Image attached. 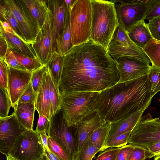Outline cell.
Returning <instances> with one entry per match:
<instances>
[{"label": "cell", "mask_w": 160, "mask_h": 160, "mask_svg": "<svg viewBox=\"0 0 160 160\" xmlns=\"http://www.w3.org/2000/svg\"><path fill=\"white\" fill-rule=\"evenodd\" d=\"M63 56L59 86L61 95L80 92L100 93L119 81L116 63L107 50L91 39L73 46Z\"/></svg>", "instance_id": "1"}, {"label": "cell", "mask_w": 160, "mask_h": 160, "mask_svg": "<svg viewBox=\"0 0 160 160\" xmlns=\"http://www.w3.org/2000/svg\"><path fill=\"white\" fill-rule=\"evenodd\" d=\"M148 74L131 81L118 83L101 92L96 103V111L105 121L112 122L139 111H145L152 98Z\"/></svg>", "instance_id": "2"}, {"label": "cell", "mask_w": 160, "mask_h": 160, "mask_svg": "<svg viewBox=\"0 0 160 160\" xmlns=\"http://www.w3.org/2000/svg\"><path fill=\"white\" fill-rule=\"evenodd\" d=\"M92 22L91 39L106 49L119 23L114 3L91 0Z\"/></svg>", "instance_id": "3"}, {"label": "cell", "mask_w": 160, "mask_h": 160, "mask_svg": "<svg viewBox=\"0 0 160 160\" xmlns=\"http://www.w3.org/2000/svg\"><path fill=\"white\" fill-rule=\"evenodd\" d=\"M100 92H80L61 95V110L69 126L76 124L96 111Z\"/></svg>", "instance_id": "4"}, {"label": "cell", "mask_w": 160, "mask_h": 160, "mask_svg": "<svg viewBox=\"0 0 160 160\" xmlns=\"http://www.w3.org/2000/svg\"><path fill=\"white\" fill-rule=\"evenodd\" d=\"M70 21L73 46L91 39L92 22L91 0H76L70 9Z\"/></svg>", "instance_id": "5"}, {"label": "cell", "mask_w": 160, "mask_h": 160, "mask_svg": "<svg viewBox=\"0 0 160 160\" xmlns=\"http://www.w3.org/2000/svg\"><path fill=\"white\" fill-rule=\"evenodd\" d=\"M48 135L60 144L69 160H76L77 146L76 129L74 125H68L61 109L52 115Z\"/></svg>", "instance_id": "6"}, {"label": "cell", "mask_w": 160, "mask_h": 160, "mask_svg": "<svg viewBox=\"0 0 160 160\" xmlns=\"http://www.w3.org/2000/svg\"><path fill=\"white\" fill-rule=\"evenodd\" d=\"M119 25L127 32L134 26L144 20L152 0H114Z\"/></svg>", "instance_id": "7"}, {"label": "cell", "mask_w": 160, "mask_h": 160, "mask_svg": "<svg viewBox=\"0 0 160 160\" xmlns=\"http://www.w3.org/2000/svg\"><path fill=\"white\" fill-rule=\"evenodd\" d=\"M45 153L39 134L28 129L17 137L8 154L16 160H40Z\"/></svg>", "instance_id": "8"}, {"label": "cell", "mask_w": 160, "mask_h": 160, "mask_svg": "<svg viewBox=\"0 0 160 160\" xmlns=\"http://www.w3.org/2000/svg\"><path fill=\"white\" fill-rule=\"evenodd\" d=\"M160 141V119L149 113L142 116L132 130L128 143L147 148Z\"/></svg>", "instance_id": "9"}, {"label": "cell", "mask_w": 160, "mask_h": 160, "mask_svg": "<svg viewBox=\"0 0 160 160\" xmlns=\"http://www.w3.org/2000/svg\"><path fill=\"white\" fill-rule=\"evenodd\" d=\"M107 50L111 56L131 57L151 62L143 50L134 44L128 32L119 25L114 32Z\"/></svg>", "instance_id": "10"}, {"label": "cell", "mask_w": 160, "mask_h": 160, "mask_svg": "<svg viewBox=\"0 0 160 160\" xmlns=\"http://www.w3.org/2000/svg\"><path fill=\"white\" fill-rule=\"evenodd\" d=\"M32 45L43 66L46 65L56 51V43L52 29V15L49 8L45 21Z\"/></svg>", "instance_id": "11"}, {"label": "cell", "mask_w": 160, "mask_h": 160, "mask_svg": "<svg viewBox=\"0 0 160 160\" xmlns=\"http://www.w3.org/2000/svg\"><path fill=\"white\" fill-rule=\"evenodd\" d=\"M19 24L26 42L32 45L39 30L35 21L22 0H3Z\"/></svg>", "instance_id": "12"}, {"label": "cell", "mask_w": 160, "mask_h": 160, "mask_svg": "<svg viewBox=\"0 0 160 160\" xmlns=\"http://www.w3.org/2000/svg\"><path fill=\"white\" fill-rule=\"evenodd\" d=\"M111 57L116 63L119 73L118 83L131 81L148 74L151 67L150 62L134 57Z\"/></svg>", "instance_id": "13"}, {"label": "cell", "mask_w": 160, "mask_h": 160, "mask_svg": "<svg viewBox=\"0 0 160 160\" xmlns=\"http://www.w3.org/2000/svg\"><path fill=\"white\" fill-rule=\"evenodd\" d=\"M28 130L14 111L10 116L0 117V152L5 155L8 154L17 137Z\"/></svg>", "instance_id": "14"}, {"label": "cell", "mask_w": 160, "mask_h": 160, "mask_svg": "<svg viewBox=\"0 0 160 160\" xmlns=\"http://www.w3.org/2000/svg\"><path fill=\"white\" fill-rule=\"evenodd\" d=\"M8 68V92L12 107L15 110L20 98L31 82L32 72L10 67Z\"/></svg>", "instance_id": "15"}, {"label": "cell", "mask_w": 160, "mask_h": 160, "mask_svg": "<svg viewBox=\"0 0 160 160\" xmlns=\"http://www.w3.org/2000/svg\"><path fill=\"white\" fill-rule=\"evenodd\" d=\"M105 122L96 111L74 125L77 140V155L94 130Z\"/></svg>", "instance_id": "16"}, {"label": "cell", "mask_w": 160, "mask_h": 160, "mask_svg": "<svg viewBox=\"0 0 160 160\" xmlns=\"http://www.w3.org/2000/svg\"><path fill=\"white\" fill-rule=\"evenodd\" d=\"M48 5L51 14L52 29L56 43L63 32L67 7L64 0H48Z\"/></svg>", "instance_id": "17"}, {"label": "cell", "mask_w": 160, "mask_h": 160, "mask_svg": "<svg viewBox=\"0 0 160 160\" xmlns=\"http://www.w3.org/2000/svg\"><path fill=\"white\" fill-rule=\"evenodd\" d=\"M144 111H139L128 117L111 122L110 130L106 142L121 134L132 131Z\"/></svg>", "instance_id": "18"}, {"label": "cell", "mask_w": 160, "mask_h": 160, "mask_svg": "<svg viewBox=\"0 0 160 160\" xmlns=\"http://www.w3.org/2000/svg\"><path fill=\"white\" fill-rule=\"evenodd\" d=\"M34 105L39 116H44L50 122L53 113L49 93L47 71L46 76L37 93Z\"/></svg>", "instance_id": "19"}, {"label": "cell", "mask_w": 160, "mask_h": 160, "mask_svg": "<svg viewBox=\"0 0 160 160\" xmlns=\"http://www.w3.org/2000/svg\"><path fill=\"white\" fill-rule=\"evenodd\" d=\"M0 32L5 38L8 48L12 50L29 58H37L32 45L25 42L13 33L5 32L1 28Z\"/></svg>", "instance_id": "20"}, {"label": "cell", "mask_w": 160, "mask_h": 160, "mask_svg": "<svg viewBox=\"0 0 160 160\" xmlns=\"http://www.w3.org/2000/svg\"><path fill=\"white\" fill-rule=\"evenodd\" d=\"M128 34L134 44L142 49L153 38L144 20L133 26Z\"/></svg>", "instance_id": "21"}, {"label": "cell", "mask_w": 160, "mask_h": 160, "mask_svg": "<svg viewBox=\"0 0 160 160\" xmlns=\"http://www.w3.org/2000/svg\"><path fill=\"white\" fill-rule=\"evenodd\" d=\"M22 1L35 21L39 31L48 14V1L22 0Z\"/></svg>", "instance_id": "22"}, {"label": "cell", "mask_w": 160, "mask_h": 160, "mask_svg": "<svg viewBox=\"0 0 160 160\" xmlns=\"http://www.w3.org/2000/svg\"><path fill=\"white\" fill-rule=\"evenodd\" d=\"M70 12V9L67 7L63 32L61 38L56 42V52L63 56L73 47L71 35Z\"/></svg>", "instance_id": "23"}, {"label": "cell", "mask_w": 160, "mask_h": 160, "mask_svg": "<svg viewBox=\"0 0 160 160\" xmlns=\"http://www.w3.org/2000/svg\"><path fill=\"white\" fill-rule=\"evenodd\" d=\"M35 110L34 103L24 102L18 103L14 110L19 120L28 129L33 130Z\"/></svg>", "instance_id": "24"}, {"label": "cell", "mask_w": 160, "mask_h": 160, "mask_svg": "<svg viewBox=\"0 0 160 160\" xmlns=\"http://www.w3.org/2000/svg\"><path fill=\"white\" fill-rule=\"evenodd\" d=\"M2 1L0 7V20L6 21L16 36L27 42L21 27L12 12L5 5L3 1Z\"/></svg>", "instance_id": "25"}, {"label": "cell", "mask_w": 160, "mask_h": 160, "mask_svg": "<svg viewBox=\"0 0 160 160\" xmlns=\"http://www.w3.org/2000/svg\"><path fill=\"white\" fill-rule=\"evenodd\" d=\"M64 62V56L56 51L46 65L49 70L53 79L58 88Z\"/></svg>", "instance_id": "26"}, {"label": "cell", "mask_w": 160, "mask_h": 160, "mask_svg": "<svg viewBox=\"0 0 160 160\" xmlns=\"http://www.w3.org/2000/svg\"><path fill=\"white\" fill-rule=\"evenodd\" d=\"M111 125V122L106 121L102 125L96 129L89 137L94 145L100 151L107 141Z\"/></svg>", "instance_id": "27"}, {"label": "cell", "mask_w": 160, "mask_h": 160, "mask_svg": "<svg viewBox=\"0 0 160 160\" xmlns=\"http://www.w3.org/2000/svg\"><path fill=\"white\" fill-rule=\"evenodd\" d=\"M47 74L49 96L51 102L53 113L54 114L57 111L61 109L62 96L59 90V88L53 79L48 67Z\"/></svg>", "instance_id": "28"}, {"label": "cell", "mask_w": 160, "mask_h": 160, "mask_svg": "<svg viewBox=\"0 0 160 160\" xmlns=\"http://www.w3.org/2000/svg\"><path fill=\"white\" fill-rule=\"evenodd\" d=\"M142 49L150 59L152 65L160 68V41L153 38Z\"/></svg>", "instance_id": "29"}, {"label": "cell", "mask_w": 160, "mask_h": 160, "mask_svg": "<svg viewBox=\"0 0 160 160\" xmlns=\"http://www.w3.org/2000/svg\"><path fill=\"white\" fill-rule=\"evenodd\" d=\"M12 51L17 61L29 72H33L43 66L37 57L31 58L15 51Z\"/></svg>", "instance_id": "30"}, {"label": "cell", "mask_w": 160, "mask_h": 160, "mask_svg": "<svg viewBox=\"0 0 160 160\" xmlns=\"http://www.w3.org/2000/svg\"><path fill=\"white\" fill-rule=\"evenodd\" d=\"M148 74L149 89L152 98L160 91V68L152 65Z\"/></svg>", "instance_id": "31"}, {"label": "cell", "mask_w": 160, "mask_h": 160, "mask_svg": "<svg viewBox=\"0 0 160 160\" xmlns=\"http://www.w3.org/2000/svg\"><path fill=\"white\" fill-rule=\"evenodd\" d=\"M100 150L96 148L89 138L77 155L76 160H92Z\"/></svg>", "instance_id": "32"}, {"label": "cell", "mask_w": 160, "mask_h": 160, "mask_svg": "<svg viewBox=\"0 0 160 160\" xmlns=\"http://www.w3.org/2000/svg\"><path fill=\"white\" fill-rule=\"evenodd\" d=\"M48 67L46 65L33 72L31 82L34 92L37 94L47 74Z\"/></svg>", "instance_id": "33"}, {"label": "cell", "mask_w": 160, "mask_h": 160, "mask_svg": "<svg viewBox=\"0 0 160 160\" xmlns=\"http://www.w3.org/2000/svg\"><path fill=\"white\" fill-rule=\"evenodd\" d=\"M11 107H12V103L8 91L0 88V117L8 116Z\"/></svg>", "instance_id": "34"}, {"label": "cell", "mask_w": 160, "mask_h": 160, "mask_svg": "<svg viewBox=\"0 0 160 160\" xmlns=\"http://www.w3.org/2000/svg\"><path fill=\"white\" fill-rule=\"evenodd\" d=\"M132 131H130L121 134L112 140L106 142L100 151H103L109 148H120L127 145Z\"/></svg>", "instance_id": "35"}, {"label": "cell", "mask_w": 160, "mask_h": 160, "mask_svg": "<svg viewBox=\"0 0 160 160\" xmlns=\"http://www.w3.org/2000/svg\"><path fill=\"white\" fill-rule=\"evenodd\" d=\"M48 144L51 152L61 160H69L68 156L60 144L53 138L48 136Z\"/></svg>", "instance_id": "36"}, {"label": "cell", "mask_w": 160, "mask_h": 160, "mask_svg": "<svg viewBox=\"0 0 160 160\" xmlns=\"http://www.w3.org/2000/svg\"><path fill=\"white\" fill-rule=\"evenodd\" d=\"M154 157L153 154L147 149L141 147L134 146L128 160H145Z\"/></svg>", "instance_id": "37"}, {"label": "cell", "mask_w": 160, "mask_h": 160, "mask_svg": "<svg viewBox=\"0 0 160 160\" xmlns=\"http://www.w3.org/2000/svg\"><path fill=\"white\" fill-rule=\"evenodd\" d=\"M0 87L6 90L8 92V67L3 58H0Z\"/></svg>", "instance_id": "38"}, {"label": "cell", "mask_w": 160, "mask_h": 160, "mask_svg": "<svg viewBox=\"0 0 160 160\" xmlns=\"http://www.w3.org/2000/svg\"><path fill=\"white\" fill-rule=\"evenodd\" d=\"M3 58L8 67L19 70L27 71L26 69L17 61L12 50L10 48H8L6 55Z\"/></svg>", "instance_id": "39"}, {"label": "cell", "mask_w": 160, "mask_h": 160, "mask_svg": "<svg viewBox=\"0 0 160 160\" xmlns=\"http://www.w3.org/2000/svg\"><path fill=\"white\" fill-rule=\"evenodd\" d=\"M147 25L153 38L160 41V17L149 20Z\"/></svg>", "instance_id": "40"}, {"label": "cell", "mask_w": 160, "mask_h": 160, "mask_svg": "<svg viewBox=\"0 0 160 160\" xmlns=\"http://www.w3.org/2000/svg\"><path fill=\"white\" fill-rule=\"evenodd\" d=\"M37 94L34 92L30 82L20 98L18 103L29 102L34 104Z\"/></svg>", "instance_id": "41"}, {"label": "cell", "mask_w": 160, "mask_h": 160, "mask_svg": "<svg viewBox=\"0 0 160 160\" xmlns=\"http://www.w3.org/2000/svg\"><path fill=\"white\" fill-rule=\"evenodd\" d=\"M158 17H160V0H152L146 19L149 21Z\"/></svg>", "instance_id": "42"}, {"label": "cell", "mask_w": 160, "mask_h": 160, "mask_svg": "<svg viewBox=\"0 0 160 160\" xmlns=\"http://www.w3.org/2000/svg\"><path fill=\"white\" fill-rule=\"evenodd\" d=\"M50 127V122L44 116H39L37 125L35 131L39 133L45 132L48 135L49 133Z\"/></svg>", "instance_id": "43"}, {"label": "cell", "mask_w": 160, "mask_h": 160, "mask_svg": "<svg viewBox=\"0 0 160 160\" xmlns=\"http://www.w3.org/2000/svg\"><path fill=\"white\" fill-rule=\"evenodd\" d=\"M120 148L121 147L108 148L100 153L96 160H116L117 155Z\"/></svg>", "instance_id": "44"}, {"label": "cell", "mask_w": 160, "mask_h": 160, "mask_svg": "<svg viewBox=\"0 0 160 160\" xmlns=\"http://www.w3.org/2000/svg\"><path fill=\"white\" fill-rule=\"evenodd\" d=\"M134 148V146L131 144L121 147L117 155L116 160H128Z\"/></svg>", "instance_id": "45"}, {"label": "cell", "mask_w": 160, "mask_h": 160, "mask_svg": "<svg viewBox=\"0 0 160 160\" xmlns=\"http://www.w3.org/2000/svg\"><path fill=\"white\" fill-rule=\"evenodd\" d=\"M8 48V43L5 38L2 34L0 32V58H4Z\"/></svg>", "instance_id": "46"}, {"label": "cell", "mask_w": 160, "mask_h": 160, "mask_svg": "<svg viewBox=\"0 0 160 160\" xmlns=\"http://www.w3.org/2000/svg\"><path fill=\"white\" fill-rule=\"evenodd\" d=\"M146 148L152 153L154 157L160 155V141L148 146Z\"/></svg>", "instance_id": "47"}, {"label": "cell", "mask_w": 160, "mask_h": 160, "mask_svg": "<svg viewBox=\"0 0 160 160\" xmlns=\"http://www.w3.org/2000/svg\"><path fill=\"white\" fill-rule=\"evenodd\" d=\"M43 145L46 151H50L48 144V136L45 132H42L39 133Z\"/></svg>", "instance_id": "48"}, {"label": "cell", "mask_w": 160, "mask_h": 160, "mask_svg": "<svg viewBox=\"0 0 160 160\" xmlns=\"http://www.w3.org/2000/svg\"><path fill=\"white\" fill-rule=\"evenodd\" d=\"M76 0H64V1L67 7L70 9L72 7L74 3Z\"/></svg>", "instance_id": "49"}, {"label": "cell", "mask_w": 160, "mask_h": 160, "mask_svg": "<svg viewBox=\"0 0 160 160\" xmlns=\"http://www.w3.org/2000/svg\"><path fill=\"white\" fill-rule=\"evenodd\" d=\"M40 160H50L47 155L46 152L40 159Z\"/></svg>", "instance_id": "50"}, {"label": "cell", "mask_w": 160, "mask_h": 160, "mask_svg": "<svg viewBox=\"0 0 160 160\" xmlns=\"http://www.w3.org/2000/svg\"><path fill=\"white\" fill-rule=\"evenodd\" d=\"M7 160H16L9 154L6 155Z\"/></svg>", "instance_id": "51"}, {"label": "cell", "mask_w": 160, "mask_h": 160, "mask_svg": "<svg viewBox=\"0 0 160 160\" xmlns=\"http://www.w3.org/2000/svg\"><path fill=\"white\" fill-rule=\"evenodd\" d=\"M154 160H160V155L156 156L154 158Z\"/></svg>", "instance_id": "52"}, {"label": "cell", "mask_w": 160, "mask_h": 160, "mask_svg": "<svg viewBox=\"0 0 160 160\" xmlns=\"http://www.w3.org/2000/svg\"><path fill=\"white\" fill-rule=\"evenodd\" d=\"M57 160H61L59 158H58L57 157Z\"/></svg>", "instance_id": "53"}, {"label": "cell", "mask_w": 160, "mask_h": 160, "mask_svg": "<svg viewBox=\"0 0 160 160\" xmlns=\"http://www.w3.org/2000/svg\"></svg>", "instance_id": "54"}]
</instances>
